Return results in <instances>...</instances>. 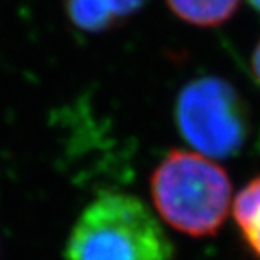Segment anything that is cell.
<instances>
[{"instance_id":"obj_1","label":"cell","mask_w":260,"mask_h":260,"mask_svg":"<svg viewBox=\"0 0 260 260\" xmlns=\"http://www.w3.org/2000/svg\"><path fill=\"white\" fill-rule=\"evenodd\" d=\"M230 176L215 159L173 149L150 174V196L160 220L193 238L215 237L232 208Z\"/></svg>"},{"instance_id":"obj_2","label":"cell","mask_w":260,"mask_h":260,"mask_svg":"<svg viewBox=\"0 0 260 260\" xmlns=\"http://www.w3.org/2000/svg\"><path fill=\"white\" fill-rule=\"evenodd\" d=\"M66 260H173L174 247L157 216L128 193L96 196L76 218Z\"/></svg>"},{"instance_id":"obj_3","label":"cell","mask_w":260,"mask_h":260,"mask_svg":"<svg viewBox=\"0 0 260 260\" xmlns=\"http://www.w3.org/2000/svg\"><path fill=\"white\" fill-rule=\"evenodd\" d=\"M181 137L210 159H228L245 147L250 135V110L240 91L218 76L186 83L174 103Z\"/></svg>"},{"instance_id":"obj_4","label":"cell","mask_w":260,"mask_h":260,"mask_svg":"<svg viewBox=\"0 0 260 260\" xmlns=\"http://www.w3.org/2000/svg\"><path fill=\"white\" fill-rule=\"evenodd\" d=\"M145 0H63L71 24L80 30L100 34L120 25L144 7Z\"/></svg>"},{"instance_id":"obj_5","label":"cell","mask_w":260,"mask_h":260,"mask_svg":"<svg viewBox=\"0 0 260 260\" xmlns=\"http://www.w3.org/2000/svg\"><path fill=\"white\" fill-rule=\"evenodd\" d=\"M169 10L183 22L196 27H218L238 10L240 0H166Z\"/></svg>"},{"instance_id":"obj_6","label":"cell","mask_w":260,"mask_h":260,"mask_svg":"<svg viewBox=\"0 0 260 260\" xmlns=\"http://www.w3.org/2000/svg\"><path fill=\"white\" fill-rule=\"evenodd\" d=\"M258 211H260V176L253 178L250 183L243 186L232 201V215L238 228H242Z\"/></svg>"},{"instance_id":"obj_7","label":"cell","mask_w":260,"mask_h":260,"mask_svg":"<svg viewBox=\"0 0 260 260\" xmlns=\"http://www.w3.org/2000/svg\"><path fill=\"white\" fill-rule=\"evenodd\" d=\"M240 233L250 253L257 260H260V211L255 213V215L240 228Z\"/></svg>"},{"instance_id":"obj_8","label":"cell","mask_w":260,"mask_h":260,"mask_svg":"<svg viewBox=\"0 0 260 260\" xmlns=\"http://www.w3.org/2000/svg\"><path fill=\"white\" fill-rule=\"evenodd\" d=\"M250 70L253 75V80L260 88V39L258 43L255 44V48L252 51V58H250Z\"/></svg>"},{"instance_id":"obj_9","label":"cell","mask_w":260,"mask_h":260,"mask_svg":"<svg viewBox=\"0 0 260 260\" xmlns=\"http://www.w3.org/2000/svg\"><path fill=\"white\" fill-rule=\"evenodd\" d=\"M248 2H250V5L257 10V12H260V0H248Z\"/></svg>"}]
</instances>
